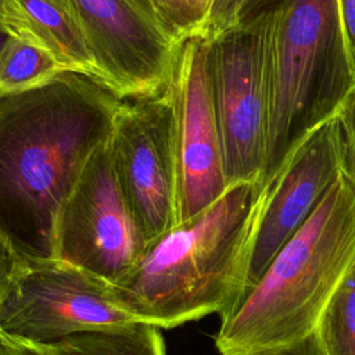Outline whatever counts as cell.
<instances>
[{
	"mask_svg": "<svg viewBox=\"0 0 355 355\" xmlns=\"http://www.w3.org/2000/svg\"><path fill=\"white\" fill-rule=\"evenodd\" d=\"M65 72L54 57L40 47L11 36L0 51V92H21L40 86Z\"/></svg>",
	"mask_w": 355,
	"mask_h": 355,
	"instance_id": "5bb4252c",
	"label": "cell"
},
{
	"mask_svg": "<svg viewBox=\"0 0 355 355\" xmlns=\"http://www.w3.org/2000/svg\"><path fill=\"white\" fill-rule=\"evenodd\" d=\"M1 22L11 36L47 51L65 71L104 85L79 26L58 0H1Z\"/></svg>",
	"mask_w": 355,
	"mask_h": 355,
	"instance_id": "7c38bea8",
	"label": "cell"
},
{
	"mask_svg": "<svg viewBox=\"0 0 355 355\" xmlns=\"http://www.w3.org/2000/svg\"><path fill=\"white\" fill-rule=\"evenodd\" d=\"M0 340L8 355H53V352L44 345L32 344L4 333H0Z\"/></svg>",
	"mask_w": 355,
	"mask_h": 355,
	"instance_id": "44dd1931",
	"label": "cell"
},
{
	"mask_svg": "<svg viewBox=\"0 0 355 355\" xmlns=\"http://www.w3.org/2000/svg\"><path fill=\"white\" fill-rule=\"evenodd\" d=\"M168 90L175 111L180 223L202 212L229 187L209 92L205 37L193 36L182 43Z\"/></svg>",
	"mask_w": 355,
	"mask_h": 355,
	"instance_id": "8fae6325",
	"label": "cell"
},
{
	"mask_svg": "<svg viewBox=\"0 0 355 355\" xmlns=\"http://www.w3.org/2000/svg\"><path fill=\"white\" fill-rule=\"evenodd\" d=\"M140 322L114 283L57 258L21 259L0 306V333L49 347L69 336Z\"/></svg>",
	"mask_w": 355,
	"mask_h": 355,
	"instance_id": "8992f818",
	"label": "cell"
},
{
	"mask_svg": "<svg viewBox=\"0 0 355 355\" xmlns=\"http://www.w3.org/2000/svg\"><path fill=\"white\" fill-rule=\"evenodd\" d=\"M355 265V183L344 172L255 284L219 313V355H318V327Z\"/></svg>",
	"mask_w": 355,
	"mask_h": 355,
	"instance_id": "7a4b0ae2",
	"label": "cell"
},
{
	"mask_svg": "<svg viewBox=\"0 0 355 355\" xmlns=\"http://www.w3.org/2000/svg\"><path fill=\"white\" fill-rule=\"evenodd\" d=\"M261 11L265 15L268 139L265 168L255 184L355 89L336 0H269Z\"/></svg>",
	"mask_w": 355,
	"mask_h": 355,
	"instance_id": "277c9868",
	"label": "cell"
},
{
	"mask_svg": "<svg viewBox=\"0 0 355 355\" xmlns=\"http://www.w3.org/2000/svg\"><path fill=\"white\" fill-rule=\"evenodd\" d=\"M10 37V33L7 32V29L4 28V25H3V22H1V19H0V51H1V49H3V46H4V43L7 42V39Z\"/></svg>",
	"mask_w": 355,
	"mask_h": 355,
	"instance_id": "7402d4cb",
	"label": "cell"
},
{
	"mask_svg": "<svg viewBox=\"0 0 355 355\" xmlns=\"http://www.w3.org/2000/svg\"><path fill=\"white\" fill-rule=\"evenodd\" d=\"M343 132V169L355 183V89L337 110Z\"/></svg>",
	"mask_w": 355,
	"mask_h": 355,
	"instance_id": "ac0fdd59",
	"label": "cell"
},
{
	"mask_svg": "<svg viewBox=\"0 0 355 355\" xmlns=\"http://www.w3.org/2000/svg\"><path fill=\"white\" fill-rule=\"evenodd\" d=\"M108 150L122 197L147 245L178 223L175 111L168 87L121 103Z\"/></svg>",
	"mask_w": 355,
	"mask_h": 355,
	"instance_id": "52a82bcc",
	"label": "cell"
},
{
	"mask_svg": "<svg viewBox=\"0 0 355 355\" xmlns=\"http://www.w3.org/2000/svg\"><path fill=\"white\" fill-rule=\"evenodd\" d=\"M0 355H8V352H7V349H6V347L3 345V343H1V340H0Z\"/></svg>",
	"mask_w": 355,
	"mask_h": 355,
	"instance_id": "603a6c76",
	"label": "cell"
},
{
	"mask_svg": "<svg viewBox=\"0 0 355 355\" xmlns=\"http://www.w3.org/2000/svg\"><path fill=\"white\" fill-rule=\"evenodd\" d=\"M144 247L116 183L107 143L90 157L61 207L54 258L115 284L136 265Z\"/></svg>",
	"mask_w": 355,
	"mask_h": 355,
	"instance_id": "30bf717a",
	"label": "cell"
},
{
	"mask_svg": "<svg viewBox=\"0 0 355 355\" xmlns=\"http://www.w3.org/2000/svg\"><path fill=\"white\" fill-rule=\"evenodd\" d=\"M0 19H1V0H0Z\"/></svg>",
	"mask_w": 355,
	"mask_h": 355,
	"instance_id": "cb8c5ba5",
	"label": "cell"
},
{
	"mask_svg": "<svg viewBox=\"0 0 355 355\" xmlns=\"http://www.w3.org/2000/svg\"><path fill=\"white\" fill-rule=\"evenodd\" d=\"M47 348L53 355H166L161 329L148 323L85 331Z\"/></svg>",
	"mask_w": 355,
	"mask_h": 355,
	"instance_id": "4fadbf2b",
	"label": "cell"
},
{
	"mask_svg": "<svg viewBox=\"0 0 355 355\" xmlns=\"http://www.w3.org/2000/svg\"><path fill=\"white\" fill-rule=\"evenodd\" d=\"M19 262L21 258H18L6 244L0 241V306L19 266Z\"/></svg>",
	"mask_w": 355,
	"mask_h": 355,
	"instance_id": "ffe728a7",
	"label": "cell"
},
{
	"mask_svg": "<svg viewBox=\"0 0 355 355\" xmlns=\"http://www.w3.org/2000/svg\"><path fill=\"white\" fill-rule=\"evenodd\" d=\"M336 10L348 67L355 82V0H336Z\"/></svg>",
	"mask_w": 355,
	"mask_h": 355,
	"instance_id": "d6986e66",
	"label": "cell"
},
{
	"mask_svg": "<svg viewBox=\"0 0 355 355\" xmlns=\"http://www.w3.org/2000/svg\"><path fill=\"white\" fill-rule=\"evenodd\" d=\"M263 11L207 40V71L227 186L257 183L268 139Z\"/></svg>",
	"mask_w": 355,
	"mask_h": 355,
	"instance_id": "5b68a950",
	"label": "cell"
},
{
	"mask_svg": "<svg viewBox=\"0 0 355 355\" xmlns=\"http://www.w3.org/2000/svg\"><path fill=\"white\" fill-rule=\"evenodd\" d=\"M343 132L336 111L308 129L273 172L255 184L257 230L243 290L257 283L308 219L343 171Z\"/></svg>",
	"mask_w": 355,
	"mask_h": 355,
	"instance_id": "9c48e42d",
	"label": "cell"
},
{
	"mask_svg": "<svg viewBox=\"0 0 355 355\" xmlns=\"http://www.w3.org/2000/svg\"><path fill=\"white\" fill-rule=\"evenodd\" d=\"M179 40L202 36L214 0H140Z\"/></svg>",
	"mask_w": 355,
	"mask_h": 355,
	"instance_id": "2e32d148",
	"label": "cell"
},
{
	"mask_svg": "<svg viewBox=\"0 0 355 355\" xmlns=\"http://www.w3.org/2000/svg\"><path fill=\"white\" fill-rule=\"evenodd\" d=\"M122 101L71 71L32 89L0 92V241L18 258H54L61 207L108 143Z\"/></svg>",
	"mask_w": 355,
	"mask_h": 355,
	"instance_id": "6da1fadb",
	"label": "cell"
},
{
	"mask_svg": "<svg viewBox=\"0 0 355 355\" xmlns=\"http://www.w3.org/2000/svg\"><path fill=\"white\" fill-rule=\"evenodd\" d=\"M257 230L255 183L240 182L150 241L114 284L143 323L172 329L220 313L241 293Z\"/></svg>",
	"mask_w": 355,
	"mask_h": 355,
	"instance_id": "3957f363",
	"label": "cell"
},
{
	"mask_svg": "<svg viewBox=\"0 0 355 355\" xmlns=\"http://www.w3.org/2000/svg\"><path fill=\"white\" fill-rule=\"evenodd\" d=\"M58 1L79 26L104 85L118 97H153L168 87L183 42L140 0Z\"/></svg>",
	"mask_w": 355,
	"mask_h": 355,
	"instance_id": "ba28073f",
	"label": "cell"
},
{
	"mask_svg": "<svg viewBox=\"0 0 355 355\" xmlns=\"http://www.w3.org/2000/svg\"><path fill=\"white\" fill-rule=\"evenodd\" d=\"M269 0H214L202 37L212 39L259 12Z\"/></svg>",
	"mask_w": 355,
	"mask_h": 355,
	"instance_id": "e0dca14e",
	"label": "cell"
},
{
	"mask_svg": "<svg viewBox=\"0 0 355 355\" xmlns=\"http://www.w3.org/2000/svg\"><path fill=\"white\" fill-rule=\"evenodd\" d=\"M316 340L318 355H355V265L326 306Z\"/></svg>",
	"mask_w": 355,
	"mask_h": 355,
	"instance_id": "9a60e30c",
	"label": "cell"
}]
</instances>
